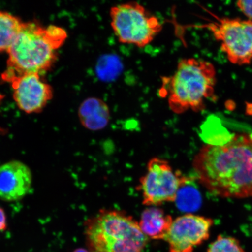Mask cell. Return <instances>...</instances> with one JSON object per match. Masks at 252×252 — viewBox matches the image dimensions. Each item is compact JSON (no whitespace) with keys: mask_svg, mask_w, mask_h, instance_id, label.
<instances>
[{"mask_svg":"<svg viewBox=\"0 0 252 252\" xmlns=\"http://www.w3.org/2000/svg\"><path fill=\"white\" fill-rule=\"evenodd\" d=\"M193 166L210 193L223 198L252 197V135L236 134L222 143L206 145Z\"/></svg>","mask_w":252,"mask_h":252,"instance_id":"obj_1","label":"cell"},{"mask_svg":"<svg viewBox=\"0 0 252 252\" xmlns=\"http://www.w3.org/2000/svg\"><path fill=\"white\" fill-rule=\"evenodd\" d=\"M67 37L64 28L24 22L7 52V67L2 75L3 80L7 81L12 77L25 74L45 73L55 64L58 50Z\"/></svg>","mask_w":252,"mask_h":252,"instance_id":"obj_2","label":"cell"},{"mask_svg":"<svg viewBox=\"0 0 252 252\" xmlns=\"http://www.w3.org/2000/svg\"><path fill=\"white\" fill-rule=\"evenodd\" d=\"M216 83L217 72L212 63L184 59L178 63L174 74L163 80L162 90L173 113H197L206 109L208 100L216 99Z\"/></svg>","mask_w":252,"mask_h":252,"instance_id":"obj_3","label":"cell"},{"mask_svg":"<svg viewBox=\"0 0 252 252\" xmlns=\"http://www.w3.org/2000/svg\"><path fill=\"white\" fill-rule=\"evenodd\" d=\"M91 252H143L148 238L136 220L124 212L102 210L85 224Z\"/></svg>","mask_w":252,"mask_h":252,"instance_id":"obj_4","label":"cell"},{"mask_svg":"<svg viewBox=\"0 0 252 252\" xmlns=\"http://www.w3.org/2000/svg\"><path fill=\"white\" fill-rule=\"evenodd\" d=\"M110 17L119 42L139 48L149 45L163 29L159 18L137 2L113 6Z\"/></svg>","mask_w":252,"mask_h":252,"instance_id":"obj_5","label":"cell"},{"mask_svg":"<svg viewBox=\"0 0 252 252\" xmlns=\"http://www.w3.org/2000/svg\"><path fill=\"white\" fill-rule=\"evenodd\" d=\"M174 171L166 160L154 158L147 165L146 174L140 179L138 190L146 206H159L175 201L181 188L189 181Z\"/></svg>","mask_w":252,"mask_h":252,"instance_id":"obj_6","label":"cell"},{"mask_svg":"<svg viewBox=\"0 0 252 252\" xmlns=\"http://www.w3.org/2000/svg\"><path fill=\"white\" fill-rule=\"evenodd\" d=\"M206 25L229 62L238 65L252 62V21L239 18L217 17Z\"/></svg>","mask_w":252,"mask_h":252,"instance_id":"obj_7","label":"cell"},{"mask_svg":"<svg viewBox=\"0 0 252 252\" xmlns=\"http://www.w3.org/2000/svg\"><path fill=\"white\" fill-rule=\"evenodd\" d=\"M213 223L210 218L193 214L178 217L165 239L169 252H193L209 239Z\"/></svg>","mask_w":252,"mask_h":252,"instance_id":"obj_8","label":"cell"},{"mask_svg":"<svg viewBox=\"0 0 252 252\" xmlns=\"http://www.w3.org/2000/svg\"><path fill=\"white\" fill-rule=\"evenodd\" d=\"M13 91L12 96L18 108L27 114L42 112L52 99L51 86L39 74H25L7 81Z\"/></svg>","mask_w":252,"mask_h":252,"instance_id":"obj_9","label":"cell"},{"mask_svg":"<svg viewBox=\"0 0 252 252\" xmlns=\"http://www.w3.org/2000/svg\"><path fill=\"white\" fill-rule=\"evenodd\" d=\"M30 167L18 160L0 165V199L14 202L26 196L32 185Z\"/></svg>","mask_w":252,"mask_h":252,"instance_id":"obj_10","label":"cell"},{"mask_svg":"<svg viewBox=\"0 0 252 252\" xmlns=\"http://www.w3.org/2000/svg\"><path fill=\"white\" fill-rule=\"evenodd\" d=\"M78 117L83 127L90 131H99L109 124L110 118L108 105L97 97H89L79 107Z\"/></svg>","mask_w":252,"mask_h":252,"instance_id":"obj_11","label":"cell"},{"mask_svg":"<svg viewBox=\"0 0 252 252\" xmlns=\"http://www.w3.org/2000/svg\"><path fill=\"white\" fill-rule=\"evenodd\" d=\"M173 220L169 214L159 207H151L142 213L139 226L148 238L163 240L171 228Z\"/></svg>","mask_w":252,"mask_h":252,"instance_id":"obj_12","label":"cell"},{"mask_svg":"<svg viewBox=\"0 0 252 252\" xmlns=\"http://www.w3.org/2000/svg\"><path fill=\"white\" fill-rule=\"evenodd\" d=\"M24 23L17 16L0 11V53L8 52Z\"/></svg>","mask_w":252,"mask_h":252,"instance_id":"obj_13","label":"cell"},{"mask_svg":"<svg viewBox=\"0 0 252 252\" xmlns=\"http://www.w3.org/2000/svg\"><path fill=\"white\" fill-rule=\"evenodd\" d=\"M122 67V63L118 57L113 55L103 57L97 64V75L103 80L112 81L121 73Z\"/></svg>","mask_w":252,"mask_h":252,"instance_id":"obj_14","label":"cell"},{"mask_svg":"<svg viewBox=\"0 0 252 252\" xmlns=\"http://www.w3.org/2000/svg\"><path fill=\"white\" fill-rule=\"evenodd\" d=\"M187 183L179 190L176 201L177 200V204L181 209H195L199 206L200 197L196 189L191 187H187Z\"/></svg>","mask_w":252,"mask_h":252,"instance_id":"obj_15","label":"cell"},{"mask_svg":"<svg viewBox=\"0 0 252 252\" xmlns=\"http://www.w3.org/2000/svg\"><path fill=\"white\" fill-rule=\"evenodd\" d=\"M206 252H245L236 238L231 236L219 235L209 245Z\"/></svg>","mask_w":252,"mask_h":252,"instance_id":"obj_16","label":"cell"},{"mask_svg":"<svg viewBox=\"0 0 252 252\" xmlns=\"http://www.w3.org/2000/svg\"><path fill=\"white\" fill-rule=\"evenodd\" d=\"M236 6L248 20L252 21V0H241L236 2Z\"/></svg>","mask_w":252,"mask_h":252,"instance_id":"obj_17","label":"cell"},{"mask_svg":"<svg viewBox=\"0 0 252 252\" xmlns=\"http://www.w3.org/2000/svg\"><path fill=\"white\" fill-rule=\"evenodd\" d=\"M8 226L7 214L3 208L0 207V232L5 231Z\"/></svg>","mask_w":252,"mask_h":252,"instance_id":"obj_18","label":"cell"},{"mask_svg":"<svg viewBox=\"0 0 252 252\" xmlns=\"http://www.w3.org/2000/svg\"><path fill=\"white\" fill-rule=\"evenodd\" d=\"M73 252H91L90 250H86L84 248L76 249Z\"/></svg>","mask_w":252,"mask_h":252,"instance_id":"obj_19","label":"cell"},{"mask_svg":"<svg viewBox=\"0 0 252 252\" xmlns=\"http://www.w3.org/2000/svg\"><path fill=\"white\" fill-rule=\"evenodd\" d=\"M248 114L252 115V108L250 110H248Z\"/></svg>","mask_w":252,"mask_h":252,"instance_id":"obj_20","label":"cell"}]
</instances>
